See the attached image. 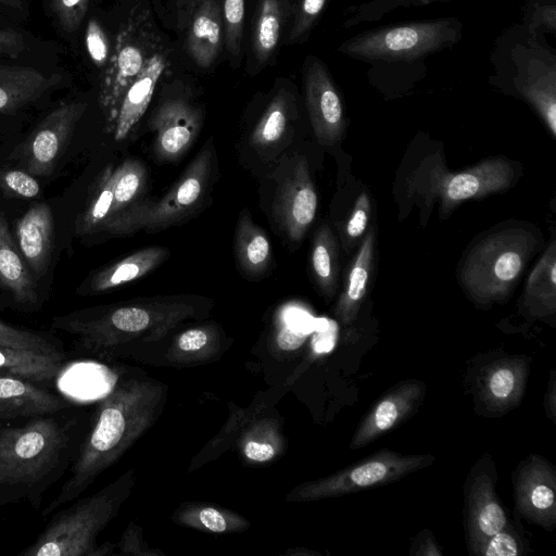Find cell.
<instances>
[{
    "mask_svg": "<svg viewBox=\"0 0 556 556\" xmlns=\"http://www.w3.org/2000/svg\"><path fill=\"white\" fill-rule=\"evenodd\" d=\"M521 300L522 307L530 317L554 316L556 312V243L554 240L531 270Z\"/></svg>",
    "mask_w": 556,
    "mask_h": 556,
    "instance_id": "cell-28",
    "label": "cell"
},
{
    "mask_svg": "<svg viewBox=\"0 0 556 556\" xmlns=\"http://www.w3.org/2000/svg\"><path fill=\"white\" fill-rule=\"evenodd\" d=\"M116 167L108 165L92 185L84 210L75 223L77 236H88L104 230L113 202Z\"/></svg>",
    "mask_w": 556,
    "mask_h": 556,
    "instance_id": "cell-32",
    "label": "cell"
},
{
    "mask_svg": "<svg viewBox=\"0 0 556 556\" xmlns=\"http://www.w3.org/2000/svg\"><path fill=\"white\" fill-rule=\"evenodd\" d=\"M556 471L539 455H530L514 475V495L517 513L529 522L545 530L556 525Z\"/></svg>",
    "mask_w": 556,
    "mask_h": 556,
    "instance_id": "cell-15",
    "label": "cell"
},
{
    "mask_svg": "<svg viewBox=\"0 0 556 556\" xmlns=\"http://www.w3.org/2000/svg\"><path fill=\"white\" fill-rule=\"evenodd\" d=\"M533 231L510 227L479 241L463 263L460 283L479 304L504 301L538 245Z\"/></svg>",
    "mask_w": 556,
    "mask_h": 556,
    "instance_id": "cell-8",
    "label": "cell"
},
{
    "mask_svg": "<svg viewBox=\"0 0 556 556\" xmlns=\"http://www.w3.org/2000/svg\"><path fill=\"white\" fill-rule=\"evenodd\" d=\"M168 255L166 249L157 245L132 252L92 275L85 293H102L137 280L160 266Z\"/></svg>",
    "mask_w": 556,
    "mask_h": 556,
    "instance_id": "cell-26",
    "label": "cell"
},
{
    "mask_svg": "<svg viewBox=\"0 0 556 556\" xmlns=\"http://www.w3.org/2000/svg\"><path fill=\"white\" fill-rule=\"evenodd\" d=\"M371 212L368 193L363 191L356 199L346 222L344 233L350 243L357 241L365 232Z\"/></svg>",
    "mask_w": 556,
    "mask_h": 556,
    "instance_id": "cell-48",
    "label": "cell"
},
{
    "mask_svg": "<svg viewBox=\"0 0 556 556\" xmlns=\"http://www.w3.org/2000/svg\"><path fill=\"white\" fill-rule=\"evenodd\" d=\"M528 367V358L520 356L490 364L479 381V395L485 406L500 412L517 406L525 393Z\"/></svg>",
    "mask_w": 556,
    "mask_h": 556,
    "instance_id": "cell-22",
    "label": "cell"
},
{
    "mask_svg": "<svg viewBox=\"0 0 556 556\" xmlns=\"http://www.w3.org/2000/svg\"><path fill=\"white\" fill-rule=\"evenodd\" d=\"M0 5L10 8L12 10H24L25 4L23 0H0Z\"/></svg>",
    "mask_w": 556,
    "mask_h": 556,
    "instance_id": "cell-55",
    "label": "cell"
},
{
    "mask_svg": "<svg viewBox=\"0 0 556 556\" xmlns=\"http://www.w3.org/2000/svg\"><path fill=\"white\" fill-rule=\"evenodd\" d=\"M65 368V357L0 346V370L40 383L53 382Z\"/></svg>",
    "mask_w": 556,
    "mask_h": 556,
    "instance_id": "cell-33",
    "label": "cell"
},
{
    "mask_svg": "<svg viewBox=\"0 0 556 556\" xmlns=\"http://www.w3.org/2000/svg\"><path fill=\"white\" fill-rule=\"evenodd\" d=\"M86 108L84 102L63 103L40 122L20 150L25 170L34 176H49L54 170Z\"/></svg>",
    "mask_w": 556,
    "mask_h": 556,
    "instance_id": "cell-13",
    "label": "cell"
},
{
    "mask_svg": "<svg viewBox=\"0 0 556 556\" xmlns=\"http://www.w3.org/2000/svg\"><path fill=\"white\" fill-rule=\"evenodd\" d=\"M433 462L434 457L430 454L405 455L382 448L333 475L295 486L287 500L317 501L382 486L428 467Z\"/></svg>",
    "mask_w": 556,
    "mask_h": 556,
    "instance_id": "cell-10",
    "label": "cell"
},
{
    "mask_svg": "<svg viewBox=\"0 0 556 556\" xmlns=\"http://www.w3.org/2000/svg\"><path fill=\"white\" fill-rule=\"evenodd\" d=\"M147 172L137 159H127L116 167L113 202L104 231L113 235L118 224L143 200Z\"/></svg>",
    "mask_w": 556,
    "mask_h": 556,
    "instance_id": "cell-29",
    "label": "cell"
},
{
    "mask_svg": "<svg viewBox=\"0 0 556 556\" xmlns=\"http://www.w3.org/2000/svg\"><path fill=\"white\" fill-rule=\"evenodd\" d=\"M86 48L92 62L97 66L106 65L110 58L108 36L96 18H90L85 35Z\"/></svg>",
    "mask_w": 556,
    "mask_h": 556,
    "instance_id": "cell-47",
    "label": "cell"
},
{
    "mask_svg": "<svg viewBox=\"0 0 556 556\" xmlns=\"http://www.w3.org/2000/svg\"><path fill=\"white\" fill-rule=\"evenodd\" d=\"M218 332L213 326L191 328L176 337L169 356L181 362L204 359L218 350Z\"/></svg>",
    "mask_w": 556,
    "mask_h": 556,
    "instance_id": "cell-38",
    "label": "cell"
},
{
    "mask_svg": "<svg viewBox=\"0 0 556 556\" xmlns=\"http://www.w3.org/2000/svg\"><path fill=\"white\" fill-rule=\"evenodd\" d=\"M468 549L475 555L518 556L523 553L525 543L518 530L509 522L505 529L481 540Z\"/></svg>",
    "mask_w": 556,
    "mask_h": 556,
    "instance_id": "cell-41",
    "label": "cell"
},
{
    "mask_svg": "<svg viewBox=\"0 0 556 556\" xmlns=\"http://www.w3.org/2000/svg\"><path fill=\"white\" fill-rule=\"evenodd\" d=\"M304 94L309 122L320 144L339 141L345 128L342 99L328 68L316 56L306 59Z\"/></svg>",
    "mask_w": 556,
    "mask_h": 556,
    "instance_id": "cell-14",
    "label": "cell"
},
{
    "mask_svg": "<svg viewBox=\"0 0 556 556\" xmlns=\"http://www.w3.org/2000/svg\"><path fill=\"white\" fill-rule=\"evenodd\" d=\"M222 20L227 51L238 56L241 52L244 24V0H222Z\"/></svg>",
    "mask_w": 556,
    "mask_h": 556,
    "instance_id": "cell-42",
    "label": "cell"
},
{
    "mask_svg": "<svg viewBox=\"0 0 556 556\" xmlns=\"http://www.w3.org/2000/svg\"><path fill=\"white\" fill-rule=\"evenodd\" d=\"M59 78L33 67L0 64V113H13L37 101Z\"/></svg>",
    "mask_w": 556,
    "mask_h": 556,
    "instance_id": "cell-25",
    "label": "cell"
},
{
    "mask_svg": "<svg viewBox=\"0 0 556 556\" xmlns=\"http://www.w3.org/2000/svg\"><path fill=\"white\" fill-rule=\"evenodd\" d=\"M83 434L73 405L56 413L0 420V506L39 508L45 493L70 469Z\"/></svg>",
    "mask_w": 556,
    "mask_h": 556,
    "instance_id": "cell-1",
    "label": "cell"
},
{
    "mask_svg": "<svg viewBox=\"0 0 556 556\" xmlns=\"http://www.w3.org/2000/svg\"><path fill=\"white\" fill-rule=\"evenodd\" d=\"M522 24L538 35H555L556 0H528Z\"/></svg>",
    "mask_w": 556,
    "mask_h": 556,
    "instance_id": "cell-43",
    "label": "cell"
},
{
    "mask_svg": "<svg viewBox=\"0 0 556 556\" xmlns=\"http://www.w3.org/2000/svg\"><path fill=\"white\" fill-rule=\"evenodd\" d=\"M241 447L243 455L249 460L265 463L277 455L280 442L276 439L274 427L264 422V425L253 427L243 437Z\"/></svg>",
    "mask_w": 556,
    "mask_h": 556,
    "instance_id": "cell-40",
    "label": "cell"
},
{
    "mask_svg": "<svg viewBox=\"0 0 556 556\" xmlns=\"http://www.w3.org/2000/svg\"><path fill=\"white\" fill-rule=\"evenodd\" d=\"M287 11V0H258L252 33L253 54L258 63H266L275 52Z\"/></svg>",
    "mask_w": 556,
    "mask_h": 556,
    "instance_id": "cell-31",
    "label": "cell"
},
{
    "mask_svg": "<svg viewBox=\"0 0 556 556\" xmlns=\"http://www.w3.org/2000/svg\"><path fill=\"white\" fill-rule=\"evenodd\" d=\"M27 42L23 34L8 27L0 26V54L17 58L24 53Z\"/></svg>",
    "mask_w": 556,
    "mask_h": 556,
    "instance_id": "cell-49",
    "label": "cell"
},
{
    "mask_svg": "<svg viewBox=\"0 0 556 556\" xmlns=\"http://www.w3.org/2000/svg\"><path fill=\"white\" fill-rule=\"evenodd\" d=\"M139 529L132 523L125 531L122 542H121V553L125 555H144L147 554L142 551L139 545Z\"/></svg>",
    "mask_w": 556,
    "mask_h": 556,
    "instance_id": "cell-52",
    "label": "cell"
},
{
    "mask_svg": "<svg viewBox=\"0 0 556 556\" xmlns=\"http://www.w3.org/2000/svg\"><path fill=\"white\" fill-rule=\"evenodd\" d=\"M132 470L97 493L78 500L61 510L22 556H100L109 547H99V533L116 516L134 485Z\"/></svg>",
    "mask_w": 556,
    "mask_h": 556,
    "instance_id": "cell-7",
    "label": "cell"
},
{
    "mask_svg": "<svg viewBox=\"0 0 556 556\" xmlns=\"http://www.w3.org/2000/svg\"><path fill=\"white\" fill-rule=\"evenodd\" d=\"M165 400L163 386L146 379L118 380L97 409L70 467V477L42 510L49 516L85 492L154 422Z\"/></svg>",
    "mask_w": 556,
    "mask_h": 556,
    "instance_id": "cell-2",
    "label": "cell"
},
{
    "mask_svg": "<svg viewBox=\"0 0 556 556\" xmlns=\"http://www.w3.org/2000/svg\"><path fill=\"white\" fill-rule=\"evenodd\" d=\"M463 30L454 16L384 25L346 39L338 51L371 64V72L419 71L429 55L460 41Z\"/></svg>",
    "mask_w": 556,
    "mask_h": 556,
    "instance_id": "cell-5",
    "label": "cell"
},
{
    "mask_svg": "<svg viewBox=\"0 0 556 556\" xmlns=\"http://www.w3.org/2000/svg\"><path fill=\"white\" fill-rule=\"evenodd\" d=\"M306 337L307 334L300 332L288 326L285 321H281V326H279L275 334V343L279 350L290 352L301 348L305 342Z\"/></svg>",
    "mask_w": 556,
    "mask_h": 556,
    "instance_id": "cell-50",
    "label": "cell"
},
{
    "mask_svg": "<svg viewBox=\"0 0 556 556\" xmlns=\"http://www.w3.org/2000/svg\"><path fill=\"white\" fill-rule=\"evenodd\" d=\"M163 46L151 10L132 8L121 25L100 84L99 105L108 132H111L125 90Z\"/></svg>",
    "mask_w": 556,
    "mask_h": 556,
    "instance_id": "cell-9",
    "label": "cell"
},
{
    "mask_svg": "<svg viewBox=\"0 0 556 556\" xmlns=\"http://www.w3.org/2000/svg\"><path fill=\"white\" fill-rule=\"evenodd\" d=\"M317 193L307 161L298 156L280 185L275 201V216L287 237L300 241L312 225L317 211Z\"/></svg>",
    "mask_w": 556,
    "mask_h": 556,
    "instance_id": "cell-18",
    "label": "cell"
},
{
    "mask_svg": "<svg viewBox=\"0 0 556 556\" xmlns=\"http://www.w3.org/2000/svg\"><path fill=\"white\" fill-rule=\"evenodd\" d=\"M71 406V401L47 384L0 370V420L29 418Z\"/></svg>",
    "mask_w": 556,
    "mask_h": 556,
    "instance_id": "cell-20",
    "label": "cell"
},
{
    "mask_svg": "<svg viewBox=\"0 0 556 556\" xmlns=\"http://www.w3.org/2000/svg\"><path fill=\"white\" fill-rule=\"evenodd\" d=\"M91 0H50V10L65 33H74L81 25Z\"/></svg>",
    "mask_w": 556,
    "mask_h": 556,
    "instance_id": "cell-46",
    "label": "cell"
},
{
    "mask_svg": "<svg viewBox=\"0 0 556 556\" xmlns=\"http://www.w3.org/2000/svg\"><path fill=\"white\" fill-rule=\"evenodd\" d=\"M489 81L507 94L527 102L556 136V53L543 35L522 23L504 30L490 56Z\"/></svg>",
    "mask_w": 556,
    "mask_h": 556,
    "instance_id": "cell-4",
    "label": "cell"
},
{
    "mask_svg": "<svg viewBox=\"0 0 556 556\" xmlns=\"http://www.w3.org/2000/svg\"><path fill=\"white\" fill-rule=\"evenodd\" d=\"M194 314L186 302L155 300L76 312L55 317L51 326L74 336L77 350L104 355L135 339L159 340Z\"/></svg>",
    "mask_w": 556,
    "mask_h": 556,
    "instance_id": "cell-3",
    "label": "cell"
},
{
    "mask_svg": "<svg viewBox=\"0 0 556 556\" xmlns=\"http://www.w3.org/2000/svg\"><path fill=\"white\" fill-rule=\"evenodd\" d=\"M237 260L244 273L263 274L271 262V245L264 230L252 219L250 212H243L238 219L235 236Z\"/></svg>",
    "mask_w": 556,
    "mask_h": 556,
    "instance_id": "cell-30",
    "label": "cell"
},
{
    "mask_svg": "<svg viewBox=\"0 0 556 556\" xmlns=\"http://www.w3.org/2000/svg\"><path fill=\"white\" fill-rule=\"evenodd\" d=\"M211 140L201 149L169 191L157 201L143 200L115 228L113 236L138 230L154 232L178 224L204 199L213 164Z\"/></svg>",
    "mask_w": 556,
    "mask_h": 556,
    "instance_id": "cell-11",
    "label": "cell"
},
{
    "mask_svg": "<svg viewBox=\"0 0 556 556\" xmlns=\"http://www.w3.org/2000/svg\"><path fill=\"white\" fill-rule=\"evenodd\" d=\"M292 97L280 90L270 100L251 134V143L260 150L276 146L286 135L291 121Z\"/></svg>",
    "mask_w": 556,
    "mask_h": 556,
    "instance_id": "cell-36",
    "label": "cell"
},
{
    "mask_svg": "<svg viewBox=\"0 0 556 556\" xmlns=\"http://www.w3.org/2000/svg\"><path fill=\"white\" fill-rule=\"evenodd\" d=\"M311 267L314 280L326 299H332L338 288L339 247L331 228L323 224L315 232Z\"/></svg>",
    "mask_w": 556,
    "mask_h": 556,
    "instance_id": "cell-34",
    "label": "cell"
},
{
    "mask_svg": "<svg viewBox=\"0 0 556 556\" xmlns=\"http://www.w3.org/2000/svg\"><path fill=\"white\" fill-rule=\"evenodd\" d=\"M410 553L413 555H442V552L439 549V546L433 539L432 534L425 530L418 534L415 539Z\"/></svg>",
    "mask_w": 556,
    "mask_h": 556,
    "instance_id": "cell-51",
    "label": "cell"
},
{
    "mask_svg": "<svg viewBox=\"0 0 556 556\" xmlns=\"http://www.w3.org/2000/svg\"><path fill=\"white\" fill-rule=\"evenodd\" d=\"M544 407L546 410L547 417L555 424L556 417V375L555 371H551V377L548 381V387L546 389L545 397H544Z\"/></svg>",
    "mask_w": 556,
    "mask_h": 556,
    "instance_id": "cell-53",
    "label": "cell"
},
{
    "mask_svg": "<svg viewBox=\"0 0 556 556\" xmlns=\"http://www.w3.org/2000/svg\"><path fill=\"white\" fill-rule=\"evenodd\" d=\"M0 346L31 351L56 357H66L64 348L53 336L15 327L0 319Z\"/></svg>",
    "mask_w": 556,
    "mask_h": 556,
    "instance_id": "cell-37",
    "label": "cell"
},
{
    "mask_svg": "<svg viewBox=\"0 0 556 556\" xmlns=\"http://www.w3.org/2000/svg\"><path fill=\"white\" fill-rule=\"evenodd\" d=\"M375 233L369 231L362 240L345 280L344 289L334 307V315L343 326H350L357 318L366 296L372 270Z\"/></svg>",
    "mask_w": 556,
    "mask_h": 556,
    "instance_id": "cell-27",
    "label": "cell"
},
{
    "mask_svg": "<svg viewBox=\"0 0 556 556\" xmlns=\"http://www.w3.org/2000/svg\"><path fill=\"white\" fill-rule=\"evenodd\" d=\"M201 124V110L187 97L163 99L149 121L155 132L153 149L157 159L174 162L181 157L197 139Z\"/></svg>",
    "mask_w": 556,
    "mask_h": 556,
    "instance_id": "cell-16",
    "label": "cell"
},
{
    "mask_svg": "<svg viewBox=\"0 0 556 556\" xmlns=\"http://www.w3.org/2000/svg\"><path fill=\"white\" fill-rule=\"evenodd\" d=\"M516 169L504 156L490 157L459 170L450 172L440 152L428 154L406 177L404 195L408 204L417 201L425 210L439 202L440 219L451 215L468 200L481 199L509 189Z\"/></svg>",
    "mask_w": 556,
    "mask_h": 556,
    "instance_id": "cell-6",
    "label": "cell"
},
{
    "mask_svg": "<svg viewBox=\"0 0 556 556\" xmlns=\"http://www.w3.org/2000/svg\"><path fill=\"white\" fill-rule=\"evenodd\" d=\"M448 0H369L350 9L351 15L344 22V27H353L362 23L376 22L386 14L403 8L421 7Z\"/></svg>",
    "mask_w": 556,
    "mask_h": 556,
    "instance_id": "cell-39",
    "label": "cell"
},
{
    "mask_svg": "<svg viewBox=\"0 0 556 556\" xmlns=\"http://www.w3.org/2000/svg\"><path fill=\"white\" fill-rule=\"evenodd\" d=\"M496 469L489 455L472 467L465 484V526L468 548L505 529L509 521L496 491Z\"/></svg>",
    "mask_w": 556,
    "mask_h": 556,
    "instance_id": "cell-12",
    "label": "cell"
},
{
    "mask_svg": "<svg viewBox=\"0 0 556 556\" xmlns=\"http://www.w3.org/2000/svg\"><path fill=\"white\" fill-rule=\"evenodd\" d=\"M0 288L18 305L35 307L38 304L35 278L13 241L3 214H0Z\"/></svg>",
    "mask_w": 556,
    "mask_h": 556,
    "instance_id": "cell-24",
    "label": "cell"
},
{
    "mask_svg": "<svg viewBox=\"0 0 556 556\" xmlns=\"http://www.w3.org/2000/svg\"><path fill=\"white\" fill-rule=\"evenodd\" d=\"M18 250L34 278L47 274L53 250L54 218L46 202L33 204L15 223Z\"/></svg>",
    "mask_w": 556,
    "mask_h": 556,
    "instance_id": "cell-21",
    "label": "cell"
},
{
    "mask_svg": "<svg viewBox=\"0 0 556 556\" xmlns=\"http://www.w3.org/2000/svg\"><path fill=\"white\" fill-rule=\"evenodd\" d=\"M172 53L164 45L130 83L118 104L111 129L115 141H124L144 115L157 85L172 72Z\"/></svg>",
    "mask_w": 556,
    "mask_h": 556,
    "instance_id": "cell-19",
    "label": "cell"
},
{
    "mask_svg": "<svg viewBox=\"0 0 556 556\" xmlns=\"http://www.w3.org/2000/svg\"><path fill=\"white\" fill-rule=\"evenodd\" d=\"M185 49L201 68L210 67L225 45L220 3L204 0L188 20Z\"/></svg>",
    "mask_w": 556,
    "mask_h": 556,
    "instance_id": "cell-23",
    "label": "cell"
},
{
    "mask_svg": "<svg viewBox=\"0 0 556 556\" xmlns=\"http://www.w3.org/2000/svg\"><path fill=\"white\" fill-rule=\"evenodd\" d=\"M176 522L212 533H231L244 531L250 527L249 520L241 515L204 504H188L175 513Z\"/></svg>",
    "mask_w": 556,
    "mask_h": 556,
    "instance_id": "cell-35",
    "label": "cell"
},
{
    "mask_svg": "<svg viewBox=\"0 0 556 556\" xmlns=\"http://www.w3.org/2000/svg\"><path fill=\"white\" fill-rule=\"evenodd\" d=\"M0 189L9 197L31 199L40 193V185L27 170L7 168L0 170Z\"/></svg>",
    "mask_w": 556,
    "mask_h": 556,
    "instance_id": "cell-44",
    "label": "cell"
},
{
    "mask_svg": "<svg viewBox=\"0 0 556 556\" xmlns=\"http://www.w3.org/2000/svg\"><path fill=\"white\" fill-rule=\"evenodd\" d=\"M203 1L204 0H176L178 9L187 20L190 18L191 14Z\"/></svg>",
    "mask_w": 556,
    "mask_h": 556,
    "instance_id": "cell-54",
    "label": "cell"
},
{
    "mask_svg": "<svg viewBox=\"0 0 556 556\" xmlns=\"http://www.w3.org/2000/svg\"><path fill=\"white\" fill-rule=\"evenodd\" d=\"M328 0H299L294 10L288 42L304 38L315 25Z\"/></svg>",
    "mask_w": 556,
    "mask_h": 556,
    "instance_id": "cell-45",
    "label": "cell"
},
{
    "mask_svg": "<svg viewBox=\"0 0 556 556\" xmlns=\"http://www.w3.org/2000/svg\"><path fill=\"white\" fill-rule=\"evenodd\" d=\"M425 394L426 384L420 380L409 379L395 384L363 417L350 448L364 447L400 426L418 409Z\"/></svg>",
    "mask_w": 556,
    "mask_h": 556,
    "instance_id": "cell-17",
    "label": "cell"
}]
</instances>
